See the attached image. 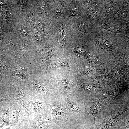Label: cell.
Returning <instances> with one entry per match:
<instances>
[{
  "instance_id": "ba28073f",
  "label": "cell",
  "mask_w": 129,
  "mask_h": 129,
  "mask_svg": "<svg viewBox=\"0 0 129 129\" xmlns=\"http://www.w3.org/2000/svg\"><path fill=\"white\" fill-rule=\"evenodd\" d=\"M54 85L64 97L70 94L74 84L72 81L66 79H59L54 82Z\"/></svg>"
},
{
  "instance_id": "277c9868",
  "label": "cell",
  "mask_w": 129,
  "mask_h": 129,
  "mask_svg": "<svg viewBox=\"0 0 129 129\" xmlns=\"http://www.w3.org/2000/svg\"><path fill=\"white\" fill-rule=\"evenodd\" d=\"M17 35L20 39L22 46L17 54H19V59L24 62L30 59L33 51V43L31 39H27L21 37L19 33Z\"/></svg>"
},
{
  "instance_id": "6da1fadb",
  "label": "cell",
  "mask_w": 129,
  "mask_h": 129,
  "mask_svg": "<svg viewBox=\"0 0 129 129\" xmlns=\"http://www.w3.org/2000/svg\"><path fill=\"white\" fill-rule=\"evenodd\" d=\"M18 65L15 53L8 47L2 48L0 51V74L10 76Z\"/></svg>"
},
{
  "instance_id": "4316f807",
  "label": "cell",
  "mask_w": 129,
  "mask_h": 129,
  "mask_svg": "<svg viewBox=\"0 0 129 129\" xmlns=\"http://www.w3.org/2000/svg\"><path fill=\"white\" fill-rule=\"evenodd\" d=\"M105 80H104V81H105Z\"/></svg>"
},
{
  "instance_id": "e0dca14e",
  "label": "cell",
  "mask_w": 129,
  "mask_h": 129,
  "mask_svg": "<svg viewBox=\"0 0 129 129\" xmlns=\"http://www.w3.org/2000/svg\"><path fill=\"white\" fill-rule=\"evenodd\" d=\"M21 116L20 111L11 109L10 113V125L9 128L14 126L19 121Z\"/></svg>"
},
{
  "instance_id": "f1b7e54d",
  "label": "cell",
  "mask_w": 129,
  "mask_h": 129,
  "mask_svg": "<svg viewBox=\"0 0 129 129\" xmlns=\"http://www.w3.org/2000/svg\"><path fill=\"white\" fill-rule=\"evenodd\" d=\"M89 55L90 56V54H89Z\"/></svg>"
},
{
  "instance_id": "ffe728a7",
  "label": "cell",
  "mask_w": 129,
  "mask_h": 129,
  "mask_svg": "<svg viewBox=\"0 0 129 129\" xmlns=\"http://www.w3.org/2000/svg\"><path fill=\"white\" fill-rule=\"evenodd\" d=\"M109 126L103 120L102 122L99 125H97L95 123H93L91 129H108Z\"/></svg>"
},
{
  "instance_id": "484cf974",
  "label": "cell",
  "mask_w": 129,
  "mask_h": 129,
  "mask_svg": "<svg viewBox=\"0 0 129 129\" xmlns=\"http://www.w3.org/2000/svg\"><path fill=\"white\" fill-rule=\"evenodd\" d=\"M97 62H98V60H97Z\"/></svg>"
},
{
  "instance_id": "7c38bea8",
  "label": "cell",
  "mask_w": 129,
  "mask_h": 129,
  "mask_svg": "<svg viewBox=\"0 0 129 129\" xmlns=\"http://www.w3.org/2000/svg\"><path fill=\"white\" fill-rule=\"evenodd\" d=\"M19 66V65H18ZM30 75V71L23 66L19 65L12 71L10 76V77L17 76L20 79V82L23 81H26L29 79Z\"/></svg>"
},
{
  "instance_id": "d4e9b609",
  "label": "cell",
  "mask_w": 129,
  "mask_h": 129,
  "mask_svg": "<svg viewBox=\"0 0 129 129\" xmlns=\"http://www.w3.org/2000/svg\"><path fill=\"white\" fill-rule=\"evenodd\" d=\"M51 129H58L57 128H52Z\"/></svg>"
},
{
  "instance_id": "4fadbf2b",
  "label": "cell",
  "mask_w": 129,
  "mask_h": 129,
  "mask_svg": "<svg viewBox=\"0 0 129 129\" xmlns=\"http://www.w3.org/2000/svg\"><path fill=\"white\" fill-rule=\"evenodd\" d=\"M15 28L21 37L27 39H31L33 28L22 22L19 21L16 24Z\"/></svg>"
},
{
  "instance_id": "5bb4252c",
  "label": "cell",
  "mask_w": 129,
  "mask_h": 129,
  "mask_svg": "<svg viewBox=\"0 0 129 129\" xmlns=\"http://www.w3.org/2000/svg\"><path fill=\"white\" fill-rule=\"evenodd\" d=\"M128 109V108L118 109L108 115L107 117V118L104 119L103 120L109 126H112L118 121L124 113Z\"/></svg>"
},
{
  "instance_id": "9c48e42d",
  "label": "cell",
  "mask_w": 129,
  "mask_h": 129,
  "mask_svg": "<svg viewBox=\"0 0 129 129\" xmlns=\"http://www.w3.org/2000/svg\"><path fill=\"white\" fill-rule=\"evenodd\" d=\"M11 85L15 89L16 92L15 99L23 107L27 115L28 116H30L31 112L29 103L26 99L25 94L21 91L19 87L17 85L12 83Z\"/></svg>"
},
{
  "instance_id": "8fae6325",
  "label": "cell",
  "mask_w": 129,
  "mask_h": 129,
  "mask_svg": "<svg viewBox=\"0 0 129 129\" xmlns=\"http://www.w3.org/2000/svg\"><path fill=\"white\" fill-rule=\"evenodd\" d=\"M33 129H47L51 122L47 112L36 117Z\"/></svg>"
},
{
  "instance_id": "7a4b0ae2",
  "label": "cell",
  "mask_w": 129,
  "mask_h": 129,
  "mask_svg": "<svg viewBox=\"0 0 129 129\" xmlns=\"http://www.w3.org/2000/svg\"><path fill=\"white\" fill-rule=\"evenodd\" d=\"M47 112L51 122H56L61 120L66 121L68 119L69 112L66 109L64 103L57 105L48 104Z\"/></svg>"
},
{
  "instance_id": "30bf717a",
  "label": "cell",
  "mask_w": 129,
  "mask_h": 129,
  "mask_svg": "<svg viewBox=\"0 0 129 129\" xmlns=\"http://www.w3.org/2000/svg\"><path fill=\"white\" fill-rule=\"evenodd\" d=\"M14 5L13 9L16 16L19 20L23 17L26 10L31 7L32 0H12Z\"/></svg>"
},
{
  "instance_id": "8992f818",
  "label": "cell",
  "mask_w": 129,
  "mask_h": 129,
  "mask_svg": "<svg viewBox=\"0 0 129 129\" xmlns=\"http://www.w3.org/2000/svg\"><path fill=\"white\" fill-rule=\"evenodd\" d=\"M26 81V86L30 89L37 92L44 93L51 96H54V94L50 88L43 82L29 79Z\"/></svg>"
},
{
  "instance_id": "52a82bcc",
  "label": "cell",
  "mask_w": 129,
  "mask_h": 129,
  "mask_svg": "<svg viewBox=\"0 0 129 129\" xmlns=\"http://www.w3.org/2000/svg\"><path fill=\"white\" fill-rule=\"evenodd\" d=\"M48 104L44 100L35 98L30 103V107L33 113L36 117L46 112Z\"/></svg>"
},
{
  "instance_id": "5b68a950",
  "label": "cell",
  "mask_w": 129,
  "mask_h": 129,
  "mask_svg": "<svg viewBox=\"0 0 129 129\" xmlns=\"http://www.w3.org/2000/svg\"><path fill=\"white\" fill-rule=\"evenodd\" d=\"M64 98L68 106L70 113H82L84 112L83 108H85L83 102L77 96L70 94L65 97Z\"/></svg>"
},
{
  "instance_id": "83f0119b",
  "label": "cell",
  "mask_w": 129,
  "mask_h": 129,
  "mask_svg": "<svg viewBox=\"0 0 129 129\" xmlns=\"http://www.w3.org/2000/svg\"><path fill=\"white\" fill-rule=\"evenodd\" d=\"M86 67V68H87V66Z\"/></svg>"
},
{
  "instance_id": "f546056e",
  "label": "cell",
  "mask_w": 129,
  "mask_h": 129,
  "mask_svg": "<svg viewBox=\"0 0 129 129\" xmlns=\"http://www.w3.org/2000/svg\"><path fill=\"white\" fill-rule=\"evenodd\" d=\"M92 69H91V70H92Z\"/></svg>"
},
{
  "instance_id": "d6986e66",
  "label": "cell",
  "mask_w": 129,
  "mask_h": 129,
  "mask_svg": "<svg viewBox=\"0 0 129 129\" xmlns=\"http://www.w3.org/2000/svg\"><path fill=\"white\" fill-rule=\"evenodd\" d=\"M51 49L47 47H44L41 48L39 50V52L41 55L42 62L45 61L53 56V54Z\"/></svg>"
},
{
  "instance_id": "2e32d148",
  "label": "cell",
  "mask_w": 129,
  "mask_h": 129,
  "mask_svg": "<svg viewBox=\"0 0 129 129\" xmlns=\"http://www.w3.org/2000/svg\"><path fill=\"white\" fill-rule=\"evenodd\" d=\"M34 20L33 11L31 7L26 10L21 21L26 25L33 28L34 26Z\"/></svg>"
},
{
  "instance_id": "cb8c5ba5",
  "label": "cell",
  "mask_w": 129,
  "mask_h": 129,
  "mask_svg": "<svg viewBox=\"0 0 129 129\" xmlns=\"http://www.w3.org/2000/svg\"><path fill=\"white\" fill-rule=\"evenodd\" d=\"M2 85L1 84H0V90L2 89Z\"/></svg>"
},
{
  "instance_id": "3957f363",
  "label": "cell",
  "mask_w": 129,
  "mask_h": 129,
  "mask_svg": "<svg viewBox=\"0 0 129 129\" xmlns=\"http://www.w3.org/2000/svg\"><path fill=\"white\" fill-rule=\"evenodd\" d=\"M108 102H109L108 100L105 97L94 101L83 102L87 116L91 114L93 117V123H95L96 116L102 112Z\"/></svg>"
},
{
  "instance_id": "9a60e30c",
  "label": "cell",
  "mask_w": 129,
  "mask_h": 129,
  "mask_svg": "<svg viewBox=\"0 0 129 129\" xmlns=\"http://www.w3.org/2000/svg\"><path fill=\"white\" fill-rule=\"evenodd\" d=\"M15 28L6 23L4 25L0 23V41L1 42V47L2 48L7 47L5 43L7 40L6 34L8 32L13 33Z\"/></svg>"
},
{
  "instance_id": "7402d4cb",
  "label": "cell",
  "mask_w": 129,
  "mask_h": 129,
  "mask_svg": "<svg viewBox=\"0 0 129 129\" xmlns=\"http://www.w3.org/2000/svg\"><path fill=\"white\" fill-rule=\"evenodd\" d=\"M11 97V95H10L7 96L3 97H0V102L3 101L10 99Z\"/></svg>"
},
{
  "instance_id": "603a6c76",
  "label": "cell",
  "mask_w": 129,
  "mask_h": 129,
  "mask_svg": "<svg viewBox=\"0 0 129 129\" xmlns=\"http://www.w3.org/2000/svg\"><path fill=\"white\" fill-rule=\"evenodd\" d=\"M75 129H84V128L80 127H77Z\"/></svg>"
},
{
  "instance_id": "ac0fdd59",
  "label": "cell",
  "mask_w": 129,
  "mask_h": 129,
  "mask_svg": "<svg viewBox=\"0 0 129 129\" xmlns=\"http://www.w3.org/2000/svg\"><path fill=\"white\" fill-rule=\"evenodd\" d=\"M11 108L4 110L0 116V129L10 123V113Z\"/></svg>"
},
{
  "instance_id": "44dd1931",
  "label": "cell",
  "mask_w": 129,
  "mask_h": 129,
  "mask_svg": "<svg viewBox=\"0 0 129 129\" xmlns=\"http://www.w3.org/2000/svg\"><path fill=\"white\" fill-rule=\"evenodd\" d=\"M68 63L67 60L64 59H62L58 60L55 63V65L57 66L64 67L67 66Z\"/></svg>"
}]
</instances>
